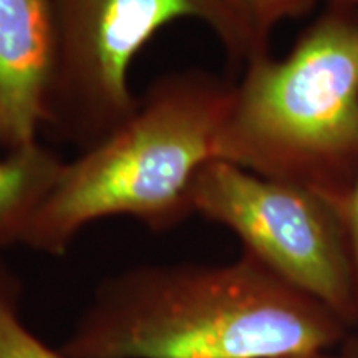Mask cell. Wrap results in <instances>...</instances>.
<instances>
[{
    "instance_id": "cell-10",
    "label": "cell",
    "mask_w": 358,
    "mask_h": 358,
    "mask_svg": "<svg viewBox=\"0 0 358 358\" xmlns=\"http://www.w3.org/2000/svg\"><path fill=\"white\" fill-rule=\"evenodd\" d=\"M345 224H347L348 239H350V249H352L353 266H355L357 285H358V176H357L355 185H353V189L350 192V198H348L347 211H345Z\"/></svg>"
},
{
    "instance_id": "cell-9",
    "label": "cell",
    "mask_w": 358,
    "mask_h": 358,
    "mask_svg": "<svg viewBox=\"0 0 358 358\" xmlns=\"http://www.w3.org/2000/svg\"><path fill=\"white\" fill-rule=\"evenodd\" d=\"M226 2L244 34L249 62L267 53L271 32L282 20L307 13L315 0H226Z\"/></svg>"
},
{
    "instance_id": "cell-2",
    "label": "cell",
    "mask_w": 358,
    "mask_h": 358,
    "mask_svg": "<svg viewBox=\"0 0 358 358\" xmlns=\"http://www.w3.org/2000/svg\"><path fill=\"white\" fill-rule=\"evenodd\" d=\"M232 93L234 85L201 70L156 80L123 123L65 161L22 244L62 256L100 219L128 216L155 232L181 224L194 214L201 171L216 159Z\"/></svg>"
},
{
    "instance_id": "cell-7",
    "label": "cell",
    "mask_w": 358,
    "mask_h": 358,
    "mask_svg": "<svg viewBox=\"0 0 358 358\" xmlns=\"http://www.w3.org/2000/svg\"><path fill=\"white\" fill-rule=\"evenodd\" d=\"M64 163L55 151L40 143L0 158V250L24 243L29 224Z\"/></svg>"
},
{
    "instance_id": "cell-6",
    "label": "cell",
    "mask_w": 358,
    "mask_h": 358,
    "mask_svg": "<svg viewBox=\"0 0 358 358\" xmlns=\"http://www.w3.org/2000/svg\"><path fill=\"white\" fill-rule=\"evenodd\" d=\"M57 64L52 0H0V145H35L47 124Z\"/></svg>"
},
{
    "instance_id": "cell-12",
    "label": "cell",
    "mask_w": 358,
    "mask_h": 358,
    "mask_svg": "<svg viewBox=\"0 0 358 358\" xmlns=\"http://www.w3.org/2000/svg\"><path fill=\"white\" fill-rule=\"evenodd\" d=\"M334 6L338 7H348V8H355L358 10V0H330Z\"/></svg>"
},
{
    "instance_id": "cell-4",
    "label": "cell",
    "mask_w": 358,
    "mask_h": 358,
    "mask_svg": "<svg viewBox=\"0 0 358 358\" xmlns=\"http://www.w3.org/2000/svg\"><path fill=\"white\" fill-rule=\"evenodd\" d=\"M57 64L47 124L93 145L138 105L129 70L163 27L181 19L211 27L227 53L248 62L244 34L226 0H52Z\"/></svg>"
},
{
    "instance_id": "cell-11",
    "label": "cell",
    "mask_w": 358,
    "mask_h": 358,
    "mask_svg": "<svg viewBox=\"0 0 358 358\" xmlns=\"http://www.w3.org/2000/svg\"><path fill=\"white\" fill-rule=\"evenodd\" d=\"M279 358H338L330 352H308V353H294V355H285Z\"/></svg>"
},
{
    "instance_id": "cell-3",
    "label": "cell",
    "mask_w": 358,
    "mask_h": 358,
    "mask_svg": "<svg viewBox=\"0 0 358 358\" xmlns=\"http://www.w3.org/2000/svg\"><path fill=\"white\" fill-rule=\"evenodd\" d=\"M216 159L307 187L345 217L358 176V10L334 6L285 57L245 64Z\"/></svg>"
},
{
    "instance_id": "cell-1",
    "label": "cell",
    "mask_w": 358,
    "mask_h": 358,
    "mask_svg": "<svg viewBox=\"0 0 358 358\" xmlns=\"http://www.w3.org/2000/svg\"><path fill=\"white\" fill-rule=\"evenodd\" d=\"M347 324L249 254L159 264L98 287L62 352L71 358H279L330 352Z\"/></svg>"
},
{
    "instance_id": "cell-5",
    "label": "cell",
    "mask_w": 358,
    "mask_h": 358,
    "mask_svg": "<svg viewBox=\"0 0 358 358\" xmlns=\"http://www.w3.org/2000/svg\"><path fill=\"white\" fill-rule=\"evenodd\" d=\"M194 214L239 237L275 277L315 299L340 320L358 322V285L343 214L307 187L214 159L201 171Z\"/></svg>"
},
{
    "instance_id": "cell-8",
    "label": "cell",
    "mask_w": 358,
    "mask_h": 358,
    "mask_svg": "<svg viewBox=\"0 0 358 358\" xmlns=\"http://www.w3.org/2000/svg\"><path fill=\"white\" fill-rule=\"evenodd\" d=\"M0 358H71L40 340L20 315V287L0 267Z\"/></svg>"
}]
</instances>
